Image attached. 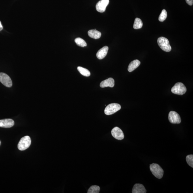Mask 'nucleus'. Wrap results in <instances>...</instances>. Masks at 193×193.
I'll return each instance as SVG.
<instances>
[{
  "mask_svg": "<svg viewBox=\"0 0 193 193\" xmlns=\"http://www.w3.org/2000/svg\"><path fill=\"white\" fill-rule=\"evenodd\" d=\"M150 169L153 175L158 179H161L164 175V171L159 165L152 164L150 165Z\"/></svg>",
  "mask_w": 193,
  "mask_h": 193,
  "instance_id": "nucleus-1",
  "label": "nucleus"
},
{
  "mask_svg": "<svg viewBox=\"0 0 193 193\" xmlns=\"http://www.w3.org/2000/svg\"><path fill=\"white\" fill-rule=\"evenodd\" d=\"M157 43L158 46L162 50L169 52L171 50V47L169 44V40L164 37H160L158 39Z\"/></svg>",
  "mask_w": 193,
  "mask_h": 193,
  "instance_id": "nucleus-2",
  "label": "nucleus"
},
{
  "mask_svg": "<svg viewBox=\"0 0 193 193\" xmlns=\"http://www.w3.org/2000/svg\"><path fill=\"white\" fill-rule=\"evenodd\" d=\"M31 139L29 136H25L21 139L18 145V149L21 151L28 149L31 145Z\"/></svg>",
  "mask_w": 193,
  "mask_h": 193,
  "instance_id": "nucleus-3",
  "label": "nucleus"
},
{
  "mask_svg": "<svg viewBox=\"0 0 193 193\" xmlns=\"http://www.w3.org/2000/svg\"><path fill=\"white\" fill-rule=\"evenodd\" d=\"M186 91L185 86L181 82L176 83L171 89V92L173 93L180 95H183L186 93Z\"/></svg>",
  "mask_w": 193,
  "mask_h": 193,
  "instance_id": "nucleus-4",
  "label": "nucleus"
},
{
  "mask_svg": "<svg viewBox=\"0 0 193 193\" xmlns=\"http://www.w3.org/2000/svg\"><path fill=\"white\" fill-rule=\"evenodd\" d=\"M121 109V105L116 103H113L108 105L104 109V113L107 115H112Z\"/></svg>",
  "mask_w": 193,
  "mask_h": 193,
  "instance_id": "nucleus-5",
  "label": "nucleus"
},
{
  "mask_svg": "<svg viewBox=\"0 0 193 193\" xmlns=\"http://www.w3.org/2000/svg\"><path fill=\"white\" fill-rule=\"evenodd\" d=\"M168 118L169 121L172 123L179 124L181 121L179 115L175 111L170 112L168 114Z\"/></svg>",
  "mask_w": 193,
  "mask_h": 193,
  "instance_id": "nucleus-6",
  "label": "nucleus"
},
{
  "mask_svg": "<svg viewBox=\"0 0 193 193\" xmlns=\"http://www.w3.org/2000/svg\"><path fill=\"white\" fill-rule=\"evenodd\" d=\"M0 81L8 87H11L12 85V81L10 77L4 73H0Z\"/></svg>",
  "mask_w": 193,
  "mask_h": 193,
  "instance_id": "nucleus-7",
  "label": "nucleus"
},
{
  "mask_svg": "<svg viewBox=\"0 0 193 193\" xmlns=\"http://www.w3.org/2000/svg\"><path fill=\"white\" fill-rule=\"evenodd\" d=\"M111 134L113 137L119 140H121L124 138V135L122 131L119 128L116 127L114 128L111 131Z\"/></svg>",
  "mask_w": 193,
  "mask_h": 193,
  "instance_id": "nucleus-8",
  "label": "nucleus"
},
{
  "mask_svg": "<svg viewBox=\"0 0 193 193\" xmlns=\"http://www.w3.org/2000/svg\"><path fill=\"white\" fill-rule=\"evenodd\" d=\"M109 3V0H101L99 1L96 5V10L100 13L104 12Z\"/></svg>",
  "mask_w": 193,
  "mask_h": 193,
  "instance_id": "nucleus-9",
  "label": "nucleus"
},
{
  "mask_svg": "<svg viewBox=\"0 0 193 193\" xmlns=\"http://www.w3.org/2000/svg\"><path fill=\"white\" fill-rule=\"evenodd\" d=\"M14 124L13 120L11 119L0 120V127L9 128L12 127Z\"/></svg>",
  "mask_w": 193,
  "mask_h": 193,
  "instance_id": "nucleus-10",
  "label": "nucleus"
},
{
  "mask_svg": "<svg viewBox=\"0 0 193 193\" xmlns=\"http://www.w3.org/2000/svg\"><path fill=\"white\" fill-rule=\"evenodd\" d=\"M147 191L143 184H135L132 189L133 193H146Z\"/></svg>",
  "mask_w": 193,
  "mask_h": 193,
  "instance_id": "nucleus-11",
  "label": "nucleus"
},
{
  "mask_svg": "<svg viewBox=\"0 0 193 193\" xmlns=\"http://www.w3.org/2000/svg\"><path fill=\"white\" fill-rule=\"evenodd\" d=\"M108 50V47L107 46L102 47L96 54V57L98 59H102L106 56Z\"/></svg>",
  "mask_w": 193,
  "mask_h": 193,
  "instance_id": "nucleus-12",
  "label": "nucleus"
},
{
  "mask_svg": "<svg viewBox=\"0 0 193 193\" xmlns=\"http://www.w3.org/2000/svg\"><path fill=\"white\" fill-rule=\"evenodd\" d=\"M115 85V81L113 78H109L102 81L100 84V87L104 88L106 87H113Z\"/></svg>",
  "mask_w": 193,
  "mask_h": 193,
  "instance_id": "nucleus-13",
  "label": "nucleus"
},
{
  "mask_svg": "<svg viewBox=\"0 0 193 193\" xmlns=\"http://www.w3.org/2000/svg\"><path fill=\"white\" fill-rule=\"evenodd\" d=\"M141 62L139 60L136 59L131 62L129 65L128 70L129 72H132L140 65Z\"/></svg>",
  "mask_w": 193,
  "mask_h": 193,
  "instance_id": "nucleus-14",
  "label": "nucleus"
},
{
  "mask_svg": "<svg viewBox=\"0 0 193 193\" xmlns=\"http://www.w3.org/2000/svg\"><path fill=\"white\" fill-rule=\"evenodd\" d=\"M88 34L90 37L94 39H98L101 36V33L96 29L89 30L88 32Z\"/></svg>",
  "mask_w": 193,
  "mask_h": 193,
  "instance_id": "nucleus-15",
  "label": "nucleus"
},
{
  "mask_svg": "<svg viewBox=\"0 0 193 193\" xmlns=\"http://www.w3.org/2000/svg\"><path fill=\"white\" fill-rule=\"evenodd\" d=\"M77 70L80 74L83 76L85 77H89L91 75V73L87 69L84 68L81 66H78Z\"/></svg>",
  "mask_w": 193,
  "mask_h": 193,
  "instance_id": "nucleus-16",
  "label": "nucleus"
},
{
  "mask_svg": "<svg viewBox=\"0 0 193 193\" xmlns=\"http://www.w3.org/2000/svg\"><path fill=\"white\" fill-rule=\"evenodd\" d=\"M143 23L140 19L136 18L135 19L134 25V29H140L142 27Z\"/></svg>",
  "mask_w": 193,
  "mask_h": 193,
  "instance_id": "nucleus-17",
  "label": "nucleus"
},
{
  "mask_svg": "<svg viewBox=\"0 0 193 193\" xmlns=\"http://www.w3.org/2000/svg\"><path fill=\"white\" fill-rule=\"evenodd\" d=\"M75 42L78 46L80 47H83L87 46V43L85 41L80 38L75 39Z\"/></svg>",
  "mask_w": 193,
  "mask_h": 193,
  "instance_id": "nucleus-18",
  "label": "nucleus"
},
{
  "mask_svg": "<svg viewBox=\"0 0 193 193\" xmlns=\"http://www.w3.org/2000/svg\"><path fill=\"white\" fill-rule=\"evenodd\" d=\"M100 187L96 185H93L90 187L88 191V193H99L100 191Z\"/></svg>",
  "mask_w": 193,
  "mask_h": 193,
  "instance_id": "nucleus-19",
  "label": "nucleus"
},
{
  "mask_svg": "<svg viewBox=\"0 0 193 193\" xmlns=\"http://www.w3.org/2000/svg\"><path fill=\"white\" fill-rule=\"evenodd\" d=\"M167 12L166 10L163 9L159 17L158 20L161 22L164 21L167 18Z\"/></svg>",
  "mask_w": 193,
  "mask_h": 193,
  "instance_id": "nucleus-20",
  "label": "nucleus"
},
{
  "mask_svg": "<svg viewBox=\"0 0 193 193\" xmlns=\"http://www.w3.org/2000/svg\"><path fill=\"white\" fill-rule=\"evenodd\" d=\"M186 162H187L189 166L193 167V155L192 154L188 155L186 157Z\"/></svg>",
  "mask_w": 193,
  "mask_h": 193,
  "instance_id": "nucleus-21",
  "label": "nucleus"
},
{
  "mask_svg": "<svg viewBox=\"0 0 193 193\" xmlns=\"http://www.w3.org/2000/svg\"><path fill=\"white\" fill-rule=\"evenodd\" d=\"M186 2L189 5L192 6L193 3V0H186Z\"/></svg>",
  "mask_w": 193,
  "mask_h": 193,
  "instance_id": "nucleus-22",
  "label": "nucleus"
},
{
  "mask_svg": "<svg viewBox=\"0 0 193 193\" xmlns=\"http://www.w3.org/2000/svg\"><path fill=\"white\" fill-rule=\"evenodd\" d=\"M3 29V27L2 25L1 21H0V31H1Z\"/></svg>",
  "mask_w": 193,
  "mask_h": 193,
  "instance_id": "nucleus-23",
  "label": "nucleus"
},
{
  "mask_svg": "<svg viewBox=\"0 0 193 193\" xmlns=\"http://www.w3.org/2000/svg\"><path fill=\"white\" fill-rule=\"evenodd\" d=\"M1 141H0V145H1Z\"/></svg>",
  "mask_w": 193,
  "mask_h": 193,
  "instance_id": "nucleus-24",
  "label": "nucleus"
}]
</instances>
